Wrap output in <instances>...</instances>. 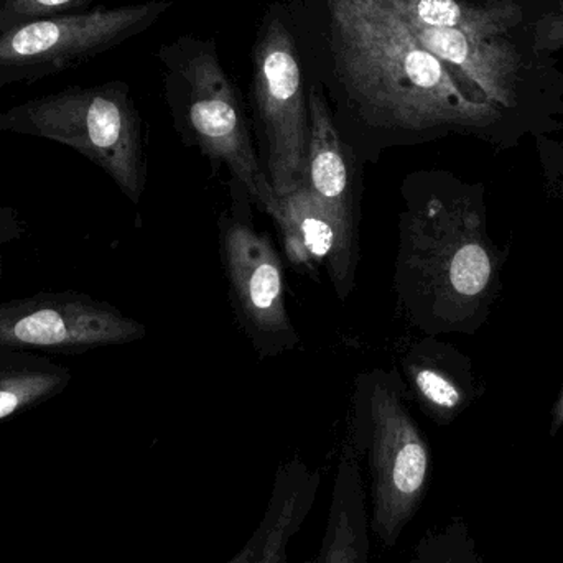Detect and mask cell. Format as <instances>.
Masks as SVG:
<instances>
[{"label": "cell", "instance_id": "cell-1", "mask_svg": "<svg viewBox=\"0 0 563 563\" xmlns=\"http://www.w3.org/2000/svg\"><path fill=\"white\" fill-rule=\"evenodd\" d=\"M344 141L363 164L450 135L512 147L538 129L417 42L384 0H282Z\"/></svg>", "mask_w": 563, "mask_h": 563}, {"label": "cell", "instance_id": "cell-2", "mask_svg": "<svg viewBox=\"0 0 563 563\" xmlns=\"http://www.w3.org/2000/svg\"><path fill=\"white\" fill-rule=\"evenodd\" d=\"M394 264L397 308L423 336L473 334L501 291L505 254L493 241L482 185L445 170L407 175Z\"/></svg>", "mask_w": 563, "mask_h": 563}, {"label": "cell", "instance_id": "cell-3", "mask_svg": "<svg viewBox=\"0 0 563 563\" xmlns=\"http://www.w3.org/2000/svg\"><path fill=\"white\" fill-rule=\"evenodd\" d=\"M157 56L165 99L185 144L197 147L214 170L227 168L251 201L276 223L279 198L264 174L246 109L221 63L217 40L178 36L162 45Z\"/></svg>", "mask_w": 563, "mask_h": 563}, {"label": "cell", "instance_id": "cell-4", "mask_svg": "<svg viewBox=\"0 0 563 563\" xmlns=\"http://www.w3.org/2000/svg\"><path fill=\"white\" fill-rule=\"evenodd\" d=\"M346 437L366 460L369 528L384 549H393L429 492V442L406 402L397 371L361 374L354 389Z\"/></svg>", "mask_w": 563, "mask_h": 563}, {"label": "cell", "instance_id": "cell-5", "mask_svg": "<svg viewBox=\"0 0 563 563\" xmlns=\"http://www.w3.org/2000/svg\"><path fill=\"white\" fill-rule=\"evenodd\" d=\"M0 132L58 142L98 165L134 205L147 185L142 121L124 81L68 86L0 112Z\"/></svg>", "mask_w": 563, "mask_h": 563}, {"label": "cell", "instance_id": "cell-6", "mask_svg": "<svg viewBox=\"0 0 563 563\" xmlns=\"http://www.w3.org/2000/svg\"><path fill=\"white\" fill-rule=\"evenodd\" d=\"M407 25L420 45L468 79L489 101L525 119L539 134L559 131L563 71L555 56L536 52L529 26L506 35L472 36L459 30Z\"/></svg>", "mask_w": 563, "mask_h": 563}, {"label": "cell", "instance_id": "cell-7", "mask_svg": "<svg viewBox=\"0 0 563 563\" xmlns=\"http://www.w3.org/2000/svg\"><path fill=\"white\" fill-rule=\"evenodd\" d=\"M251 58V106L260 142L257 154L280 200L303 181L310 121L300 49L287 10L279 0L261 22Z\"/></svg>", "mask_w": 563, "mask_h": 563}, {"label": "cell", "instance_id": "cell-8", "mask_svg": "<svg viewBox=\"0 0 563 563\" xmlns=\"http://www.w3.org/2000/svg\"><path fill=\"white\" fill-rule=\"evenodd\" d=\"M172 5L174 0L95 7L13 26L0 35V89L85 65L154 26Z\"/></svg>", "mask_w": 563, "mask_h": 563}, {"label": "cell", "instance_id": "cell-9", "mask_svg": "<svg viewBox=\"0 0 563 563\" xmlns=\"http://www.w3.org/2000/svg\"><path fill=\"white\" fill-rule=\"evenodd\" d=\"M233 205L218 220L221 264L241 330L260 357L297 350V330L285 305L284 264L269 234L254 224L250 195L231 180Z\"/></svg>", "mask_w": 563, "mask_h": 563}, {"label": "cell", "instance_id": "cell-10", "mask_svg": "<svg viewBox=\"0 0 563 563\" xmlns=\"http://www.w3.org/2000/svg\"><path fill=\"white\" fill-rule=\"evenodd\" d=\"M147 328L82 291H42L0 301V347L81 354L134 343Z\"/></svg>", "mask_w": 563, "mask_h": 563}, {"label": "cell", "instance_id": "cell-11", "mask_svg": "<svg viewBox=\"0 0 563 563\" xmlns=\"http://www.w3.org/2000/svg\"><path fill=\"white\" fill-rule=\"evenodd\" d=\"M279 205L276 224L288 263L307 276L323 269L336 297L346 300L356 285L360 231L314 200L303 185Z\"/></svg>", "mask_w": 563, "mask_h": 563}, {"label": "cell", "instance_id": "cell-12", "mask_svg": "<svg viewBox=\"0 0 563 563\" xmlns=\"http://www.w3.org/2000/svg\"><path fill=\"white\" fill-rule=\"evenodd\" d=\"M308 137L303 185L308 194L360 231L363 161L344 141L323 89L308 85Z\"/></svg>", "mask_w": 563, "mask_h": 563}, {"label": "cell", "instance_id": "cell-13", "mask_svg": "<svg viewBox=\"0 0 563 563\" xmlns=\"http://www.w3.org/2000/svg\"><path fill=\"white\" fill-rule=\"evenodd\" d=\"M397 374L417 406L439 426L462 416L478 389L472 361L435 336H423L402 350Z\"/></svg>", "mask_w": 563, "mask_h": 563}, {"label": "cell", "instance_id": "cell-14", "mask_svg": "<svg viewBox=\"0 0 563 563\" xmlns=\"http://www.w3.org/2000/svg\"><path fill=\"white\" fill-rule=\"evenodd\" d=\"M318 488L320 473L300 459L280 465L263 521L227 563H288V545L307 521Z\"/></svg>", "mask_w": 563, "mask_h": 563}, {"label": "cell", "instance_id": "cell-15", "mask_svg": "<svg viewBox=\"0 0 563 563\" xmlns=\"http://www.w3.org/2000/svg\"><path fill=\"white\" fill-rule=\"evenodd\" d=\"M360 452L344 439L317 563H369V511Z\"/></svg>", "mask_w": 563, "mask_h": 563}, {"label": "cell", "instance_id": "cell-16", "mask_svg": "<svg viewBox=\"0 0 563 563\" xmlns=\"http://www.w3.org/2000/svg\"><path fill=\"white\" fill-rule=\"evenodd\" d=\"M407 22L495 36L529 26L536 0H384Z\"/></svg>", "mask_w": 563, "mask_h": 563}, {"label": "cell", "instance_id": "cell-17", "mask_svg": "<svg viewBox=\"0 0 563 563\" xmlns=\"http://www.w3.org/2000/svg\"><path fill=\"white\" fill-rule=\"evenodd\" d=\"M71 383V371L35 351L0 347V420L55 399Z\"/></svg>", "mask_w": 563, "mask_h": 563}, {"label": "cell", "instance_id": "cell-18", "mask_svg": "<svg viewBox=\"0 0 563 563\" xmlns=\"http://www.w3.org/2000/svg\"><path fill=\"white\" fill-rule=\"evenodd\" d=\"M407 563H483V559L468 526L456 518L422 536Z\"/></svg>", "mask_w": 563, "mask_h": 563}, {"label": "cell", "instance_id": "cell-19", "mask_svg": "<svg viewBox=\"0 0 563 563\" xmlns=\"http://www.w3.org/2000/svg\"><path fill=\"white\" fill-rule=\"evenodd\" d=\"M95 0H7L0 9V35L13 26L88 9Z\"/></svg>", "mask_w": 563, "mask_h": 563}, {"label": "cell", "instance_id": "cell-20", "mask_svg": "<svg viewBox=\"0 0 563 563\" xmlns=\"http://www.w3.org/2000/svg\"><path fill=\"white\" fill-rule=\"evenodd\" d=\"M529 30L536 52L548 56L562 52L563 0H536Z\"/></svg>", "mask_w": 563, "mask_h": 563}, {"label": "cell", "instance_id": "cell-21", "mask_svg": "<svg viewBox=\"0 0 563 563\" xmlns=\"http://www.w3.org/2000/svg\"><path fill=\"white\" fill-rule=\"evenodd\" d=\"M25 233V223L19 211L12 207H0V279L3 274V253Z\"/></svg>", "mask_w": 563, "mask_h": 563}, {"label": "cell", "instance_id": "cell-22", "mask_svg": "<svg viewBox=\"0 0 563 563\" xmlns=\"http://www.w3.org/2000/svg\"><path fill=\"white\" fill-rule=\"evenodd\" d=\"M563 423V389L561 397H559L558 406L554 409V422H552V427H554V432L558 429H561Z\"/></svg>", "mask_w": 563, "mask_h": 563}, {"label": "cell", "instance_id": "cell-23", "mask_svg": "<svg viewBox=\"0 0 563 563\" xmlns=\"http://www.w3.org/2000/svg\"><path fill=\"white\" fill-rule=\"evenodd\" d=\"M559 131H563V114H562V119H561V124H559Z\"/></svg>", "mask_w": 563, "mask_h": 563}, {"label": "cell", "instance_id": "cell-24", "mask_svg": "<svg viewBox=\"0 0 563 563\" xmlns=\"http://www.w3.org/2000/svg\"><path fill=\"white\" fill-rule=\"evenodd\" d=\"M5 2H7V0H0V9H2L3 3H5Z\"/></svg>", "mask_w": 563, "mask_h": 563}]
</instances>
